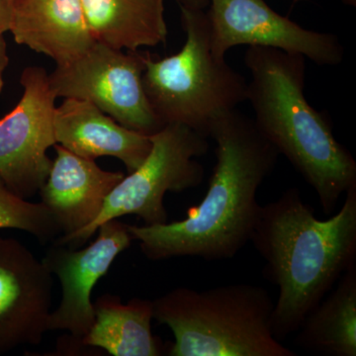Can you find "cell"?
Returning a JSON list of instances; mask_svg holds the SVG:
<instances>
[{
  "mask_svg": "<svg viewBox=\"0 0 356 356\" xmlns=\"http://www.w3.org/2000/svg\"><path fill=\"white\" fill-rule=\"evenodd\" d=\"M209 138L216 143V165L201 203L180 221L128 225L147 259L225 261L250 242L261 208L257 191L275 168L280 153L254 119L236 109L215 122Z\"/></svg>",
  "mask_w": 356,
  "mask_h": 356,
  "instance_id": "cell-1",
  "label": "cell"
},
{
  "mask_svg": "<svg viewBox=\"0 0 356 356\" xmlns=\"http://www.w3.org/2000/svg\"><path fill=\"white\" fill-rule=\"evenodd\" d=\"M250 242L266 262V277L278 287L271 331L282 343L356 266V184L327 220L316 217L298 188L287 189L261 205Z\"/></svg>",
  "mask_w": 356,
  "mask_h": 356,
  "instance_id": "cell-2",
  "label": "cell"
},
{
  "mask_svg": "<svg viewBox=\"0 0 356 356\" xmlns=\"http://www.w3.org/2000/svg\"><path fill=\"white\" fill-rule=\"evenodd\" d=\"M245 64L255 125L315 191L325 214H332L356 184V161L334 137L329 117L307 100L306 58L250 47Z\"/></svg>",
  "mask_w": 356,
  "mask_h": 356,
  "instance_id": "cell-3",
  "label": "cell"
},
{
  "mask_svg": "<svg viewBox=\"0 0 356 356\" xmlns=\"http://www.w3.org/2000/svg\"><path fill=\"white\" fill-rule=\"evenodd\" d=\"M274 303L248 283L178 287L153 301L154 320L172 330L170 356H296L271 331Z\"/></svg>",
  "mask_w": 356,
  "mask_h": 356,
  "instance_id": "cell-4",
  "label": "cell"
},
{
  "mask_svg": "<svg viewBox=\"0 0 356 356\" xmlns=\"http://www.w3.org/2000/svg\"><path fill=\"white\" fill-rule=\"evenodd\" d=\"M186 39L181 50L163 58L147 53L143 84L163 125L185 126L209 138L218 119L248 99V81L211 51L206 10L180 7Z\"/></svg>",
  "mask_w": 356,
  "mask_h": 356,
  "instance_id": "cell-5",
  "label": "cell"
},
{
  "mask_svg": "<svg viewBox=\"0 0 356 356\" xmlns=\"http://www.w3.org/2000/svg\"><path fill=\"white\" fill-rule=\"evenodd\" d=\"M152 149L134 172L115 186L102 212L89 226L72 236H60L56 245L79 248L103 222L136 215L145 225L168 222L163 199L168 192H184L202 184L205 170L196 159L207 154V138L177 124H168L149 136Z\"/></svg>",
  "mask_w": 356,
  "mask_h": 356,
  "instance_id": "cell-6",
  "label": "cell"
},
{
  "mask_svg": "<svg viewBox=\"0 0 356 356\" xmlns=\"http://www.w3.org/2000/svg\"><path fill=\"white\" fill-rule=\"evenodd\" d=\"M147 51H123L96 41L84 55L49 74L57 97L91 102L124 127L152 136L165 127L143 84Z\"/></svg>",
  "mask_w": 356,
  "mask_h": 356,
  "instance_id": "cell-7",
  "label": "cell"
},
{
  "mask_svg": "<svg viewBox=\"0 0 356 356\" xmlns=\"http://www.w3.org/2000/svg\"><path fill=\"white\" fill-rule=\"evenodd\" d=\"M23 95L0 119V179L19 197L32 198L43 186L51 161L48 149L57 144L54 129L57 95L44 67H26Z\"/></svg>",
  "mask_w": 356,
  "mask_h": 356,
  "instance_id": "cell-8",
  "label": "cell"
},
{
  "mask_svg": "<svg viewBox=\"0 0 356 356\" xmlns=\"http://www.w3.org/2000/svg\"><path fill=\"white\" fill-rule=\"evenodd\" d=\"M206 14L211 51L218 58L248 44L299 54L321 67L343 63L344 48L337 35L305 29L266 0H210Z\"/></svg>",
  "mask_w": 356,
  "mask_h": 356,
  "instance_id": "cell-9",
  "label": "cell"
},
{
  "mask_svg": "<svg viewBox=\"0 0 356 356\" xmlns=\"http://www.w3.org/2000/svg\"><path fill=\"white\" fill-rule=\"evenodd\" d=\"M97 231V238L88 248L77 250L54 243L42 259L62 284V301L49 316L48 331L69 332L72 343L81 346L95 322L91 292L133 241L128 225L118 219L103 222Z\"/></svg>",
  "mask_w": 356,
  "mask_h": 356,
  "instance_id": "cell-10",
  "label": "cell"
},
{
  "mask_svg": "<svg viewBox=\"0 0 356 356\" xmlns=\"http://www.w3.org/2000/svg\"><path fill=\"white\" fill-rule=\"evenodd\" d=\"M51 291L43 262L19 241L0 238V355L43 341Z\"/></svg>",
  "mask_w": 356,
  "mask_h": 356,
  "instance_id": "cell-11",
  "label": "cell"
},
{
  "mask_svg": "<svg viewBox=\"0 0 356 356\" xmlns=\"http://www.w3.org/2000/svg\"><path fill=\"white\" fill-rule=\"evenodd\" d=\"M54 149L56 158L38 193L60 227V236H72L95 221L125 175L102 170L95 161L81 158L60 145Z\"/></svg>",
  "mask_w": 356,
  "mask_h": 356,
  "instance_id": "cell-12",
  "label": "cell"
},
{
  "mask_svg": "<svg viewBox=\"0 0 356 356\" xmlns=\"http://www.w3.org/2000/svg\"><path fill=\"white\" fill-rule=\"evenodd\" d=\"M54 129L57 144L81 158L118 159L134 172L152 149L149 136L124 127L91 102L65 98L56 107Z\"/></svg>",
  "mask_w": 356,
  "mask_h": 356,
  "instance_id": "cell-13",
  "label": "cell"
},
{
  "mask_svg": "<svg viewBox=\"0 0 356 356\" xmlns=\"http://www.w3.org/2000/svg\"><path fill=\"white\" fill-rule=\"evenodd\" d=\"M9 32L16 43L57 65L81 57L96 42L81 0H13Z\"/></svg>",
  "mask_w": 356,
  "mask_h": 356,
  "instance_id": "cell-14",
  "label": "cell"
},
{
  "mask_svg": "<svg viewBox=\"0 0 356 356\" xmlns=\"http://www.w3.org/2000/svg\"><path fill=\"white\" fill-rule=\"evenodd\" d=\"M97 42L118 50L139 51L165 44V0H81Z\"/></svg>",
  "mask_w": 356,
  "mask_h": 356,
  "instance_id": "cell-15",
  "label": "cell"
},
{
  "mask_svg": "<svg viewBox=\"0 0 356 356\" xmlns=\"http://www.w3.org/2000/svg\"><path fill=\"white\" fill-rule=\"evenodd\" d=\"M95 322L81 341L114 356H158L159 344L152 332L153 301L135 298L122 304L118 297H100L93 304Z\"/></svg>",
  "mask_w": 356,
  "mask_h": 356,
  "instance_id": "cell-16",
  "label": "cell"
},
{
  "mask_svg": "<svg viewBox=\"0 0 356 356\" xmlns=\"http://www.w3.org/2000/svg\"><path fill=\"white\" fill-rule=\"evenodd\" d=\"M295 344L327 356L356 355V266L304 318Z\"/></svg>",
  "mask_w": 356,
  "mask_h": 356,
  "instance_id": "cell-17",
  "label": "cell"
},
{
  "mask_svg": "<svg viewBox=\"0 0 356 356\" xmlns=\"http://www.w3.org/2000/svg\"><path fill=\"white\" fill-rule=\"evenodd\" d=\"M0 229L27 232L40 243L54 242L62 235L50 210L43 203L28 202L7 188L0 179Z\"/></svg>",
  "mask_w": 356,
  "mask_h": 356,
  "instance_id": "cell-18",
  "label": "cell"
},
{
  "mask_svg": "<svg viewBox=\"0 0 356 356\" xmlns=\"http://www.w3.org/2000/svg\"><path fill=\"white\" fill-rule=\"evenodd\" d=\"M13 20V2L11 0H0V38L10 30Z\"/></svg>",
  "mask_w": 356,
  "mask_h": 356,
  "instance_id": "cell-19",
  "label": "cell"
},
{
  "mask_svg": "<svg viewBox=\"0 0 356 356\" xmlns=\"http://www.w3.org/2000/svg\"><path fill=\"white\" fill-rule=\"evenodd\" d=\"M8 63L9 58L8 54H7L6 40H4V37H1L0 38V93H1L2 89H3L4 72H6Z\"/></svg>",
  "mask_w": 356,
  "mask_h": 356,
  "instance_id": "cell-20",
  "label": "cell"
},
{
  "mask_svg": "<svg viewBox=\"0 0 356 356\" xmlns=\"http://www.w3.org/2000/svg\"><path fill=\"white\" fill-rule=\"evenodd\" d=\"M180 7L189 9H202L206 10L209 6L210 0H177Z\"/></svg>",
  "mask_w": 356,
  "mask_h": 356,
  "instance_id": "cell-21",
  "label": "cell"
},
{
  "mask_svg": "<svg viewBox=\"0 0 356 356\" xmlns=\"http://www.w3.org/2000/svg\"><path fill=\"white\" fill-rule=\"evenodd\" d=\"M295 2L299 1V0H294ZM343 3L348 6H356V0H341Z\"/></svg>",
  "mask_w": 356,
  "mask_h": 356,
  "instance_id": "cell-22",
  "label": "cell"
},
{
  "mask_svg": "<svg viewBox=\"0 0 356 356\" xmlns=\"http://www.w3.org/2000/svg\"><path fill=\"white\" fill-rule=\"evenodd\" d=\"M11 2H13V0H11Z\"/></svg>",
  "mask_w": 356,
  "mask_h": 356,
  "instance_id": "cell-23",
  "label": "cell"
}]
</instances>
